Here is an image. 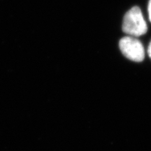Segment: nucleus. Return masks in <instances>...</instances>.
Returning a JSON list of instances; mask_svg holds the SVG:
<instances>
[{
  "label": "nucleus",
  "instance_id": "20e7f679",
  "mask_svg": "<svg viewBox=\"0 0 151 151\" xmlns=\"http://www.w3.org/2000/svg\"><path fill=\"white\" fill-rule=\"evenodd\" d=\"M148 53L149 57H150V58H151V41L150 42V44H149V46H148Z\"/></svg>",
  "mask_w": 151,
  "mask_h": 151
},
{
  "label": "nucleus",
  "instance_id": "f03ea898",
  "mask_svg": "<svg viewBox=\"0 0 151 151\" xmlns=\"http://www.w3.org/2000/svg\"><path fill=\"white\" fill-rule=\"evenodd\" d=\"M119 47L122 53L132 61L141 62L144 59V48L141 41L136 38L131 37L122 38L119 42Z\"/></svg>",
  "mask_w": 151,
  "mask_h": 151
},
{
  "label": "nucleus",
  "instance_id": "7ed1b4c3",
  "mask_svg": "<svg viewBox=\"0 0 151 151\" xmlns=\"http://www.w3.org/2000/svg\"><path fill=\"white\" fill-rule=\"evenodd\" d=\"M148 14H149V19H150V21L151 22V0L149 1V4H148Z\"/></svg>",
  "mask_w": 151,
  "mask_h": 151
},
{
  "label": "nucleus",
  "instance_id": "f257e3e1",
  "mask_svg": "<svg viewBox=\"0 0 151 151\" xmlns=\"http://www.w3.org/2000/svg\"><path fill=\"white\" fill-rule=\"evenodd\" d=\"M147 24L138 6H134L124 16L122 24V31L133 37H140L146 33Z\"/></svg>",
  "mask_w": 151,
  "mask_h": 151
}]
</instances>
